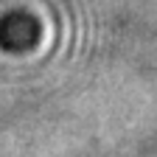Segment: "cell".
<instances>
[{
	"label": "cell",
	"instance_id": "6da1fadb",
	"mask_svg": "<svg viewBox=\"0 0 157 157\" xmlns=\"http://www.w3.org/2000/svg\"><path fill=\"white\" fill-rule=\"evenodd\" d=\"M36 23L28 14H9L0 23V45L11 51H23L31 42H36Z\"/></svg>",
	"mask_w": 157,
	"mask_h": 157
}]
</instances>
